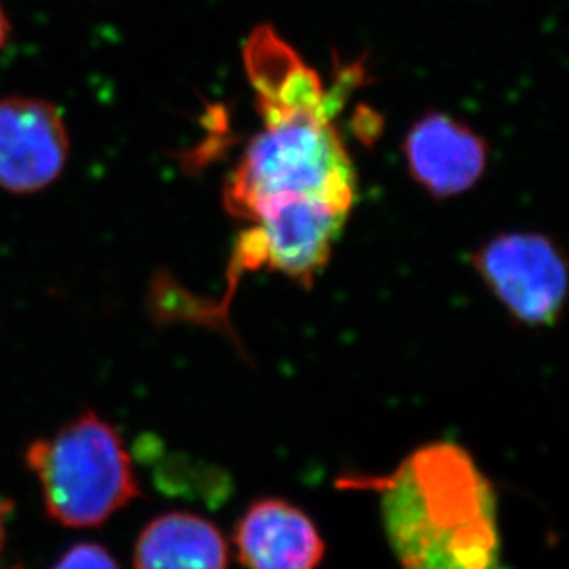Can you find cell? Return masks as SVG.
Instances as JSON below:
<instances>
[{"label": "cell", "instance_id": "obj_1", "mask_svg": "<svg viewBox=\"0 0 569 569\" xmlns=\"http://www.w3.org/2000/svg\"><path fill=\"white\" fill-rule=\"evenodd\" d=\"M366 485L400 569H503L495 487L461 446H422Z\"/></svg>", "mask_w": 569, "mask_h": 569}, {"label": "cell", "instance_id": "obj_2", "mask_svg": "<svg viewBox=\"0 0 569 569\" xmlns=\"http://www.w3.org/2000/svg\"><path fill=\"white\" fill-rule=\"evenodd\" d=\"M343 97L325 91L288 103H260L263 129L232 168L223 189L229 214L251 221L282 198L321 199L352 210L356 170L333 119Z\"/></svg>", "mask_w": 569, "mask_h": 569}, {"label": "cell", "instance_id": "obj_3", "mask_svg": "<svg viewBox=\"0 0 569 569\" xmlns=\"http://www.w3.org/2000/svg\"><path fill=\"white\" fill-rule=\"evenodd\" d=\"M24 465L38 479L44 515L67 529L102 527L140 498L124 439L92 409L30 442Z\"/></svg>", "mask_w": 569, "mask_h": 569}, {"label": "cell", "instance_id": "obj_4", "mask_svg": "<svg viewBox=\"0 0 569 569\" xmlns=\"http://www.w3.org/2000/svg\"><path fill=\"white\" fill-rule=\"evenodd\" d=\"M473 268L510 319L529 328H551L568 301V262L559 246L540 232H506L473 253Z\"/></svg>", "mask_w": 569, "mask_h": 569}, {"label": "cell", "instance_id": "obj_5", "mask_svg": "<svg viewBox=\"0 0 569 569\" xmlns=\"http://www.w3.org/2000/svg\"><path fill=\"white\" fill-rule=\"evenodd\" d=\"M69 156V129L54 103L30 97L0 100V189L21 196L49 189Z\"/></svg>", "mask_w": 569, "mask_h": 569}, {"label": "cell", "instance_id": "obj_6", "mask_svg": "<svg viewBox=\"0 0 569 569\" xmlns=\"http://www.w3.org/2000/svg\"><path fill=\"white\" fill-rule=\"evenodd\" d=\"M409 173L433 198H451L478 183L487 167V144L478 133L445 113H428L409 129Z\"/></svg>", "mask_w": 569, "mask_h": 569}, {"label": "cell", "instance_id": "obj_7", "mask_svg": "<svg viewBox=\"0 0 569 569\" xmlns=\"http://www.w3.org/2000/svg\"><path fill=\"white\" fill-rule=\"evenodd\" d=\"M246 569H319L327 546L312 518L280 498L254 501L234 531Z\"/></svg>", "mask_w": 569, "mask_h": 569}, {"label": "cell", "instance_id": "obj_8", "mask_svg": "<svg viewBox=\"0 0 569 569\" xmlns=\"http://www.w3.org/2000/svg\"><path fill=\"white\" fill-rule=\"evenodd\" d=\"M133 569H229V543L203 516L164 512L139 532Z\"/></svg>", "mask_w": 569, "mask_h": 569}, {"label": "cell", "instance_id": "obj_9", "mask_svg": "<svg viewBox=\"0 0 569 569\" xmlns=\"http://www.w3.org/2000/svg\"><path fill=\"white\" fill-rule=\"evenodd\" d=\"M50 569H120L108 548L100 543L80 542L67 549Z\"/></svg>", "mask_w": 569, "mask_h": 569}, {"label": "cell", "instance_id": "obj_10", "mask_svg": "<svg viewBox=\"0 0 569 569\" xmlns=\"http://www.w3.org/2000/svg\"><path fill=\"white\" fill-rule=\"evenodd\" d=\"M13 503L0 498V555L4 553L6 537H8V518H10Z\"/></svg>", "mask_w": 569, "mask_h": 569}, {"label": "cell", "instance_id": "obj_11", "mask_svg": "<svg viewBox=\"0 0 569 569\" xmlns=\"http://www.w3.org/2000/svg\"><path fill=\"white\" fill-rule=\"evenodd\" d=\"M10 21H8V17H6L4 10L0 8V52H2L6 44H8V39H10Z\"/></svg>", "mask_w": 569, "mask_h": 569}, {"label": "cell", "instance_id": "obj_12", "mask_svg": "<svg viewBox=\"0 0 569 569\" xmlns=\"http://www.w3.org/2000/svg\"><path fill=\"white\" fill-rule=\"evenodd\" d=\"M10 569H22V568H19V566H16V568H10Z\"/></svg>", "mask_w": 569, "mask_h": 569}]
</instances>
